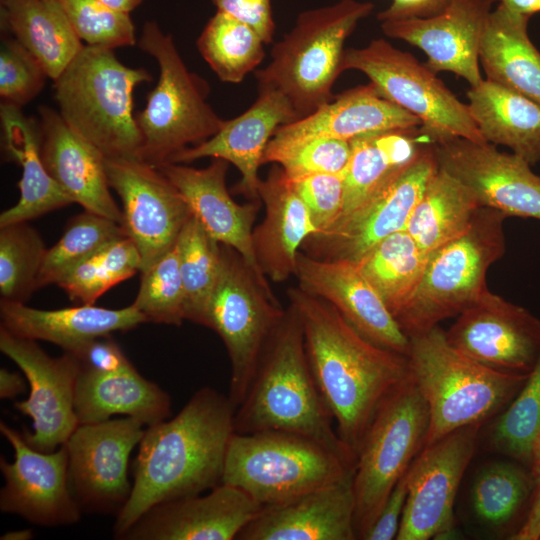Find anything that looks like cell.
Wrapping results in <instances>:
<instances>
[{
	"instance_id": "33",
	"label": "cell",
	"mask_w": 540,
	"mask_h": 540,
	"mask_svg": "<svg viewBox=\"0 0 540 540\" xmlns=\"http://www.w3.org/2000/svg\"><path fill=\"white\" fill-rule=\"evenodd\" d=\"M468 109L483 139L504 145L530 165L540 161V104L488 79L467 92Z\"/></svg>"
},
{
	"instance_id": "15",
	"label": "cell",
	"mask_w": 540,
	"mask_h": 540,
	"mask_svg": "<svg viewBox=\"0 0 540 540\" xmlns=\"http://www.w3.org/2000/svg\"><path fill=\"white\" fill-rule=\"evenodd\" d=\"M108 182L122 202V226L141 258L140 272L165 255L192 216L178 189L140 158H105Z\"/></svg>"
},
{
	"instance_id": "35",
	"label": "cell",
	"mask_w": 540,
	"mask_h": 540,
	"mask_svg": "<svg viewBox=\"0 0 540 540\" xmlns=\"http://www.w3.org/2000/svg\"><path fill=\"white\" fill-rule=\"evenodd\" d=\"M419 127L373 132L350 140L343 208L337 222L358 209L416 159L423 148L418 145L415 133Z\"/></svg>"
},
{
	"instance_id": "22",
	"label": "cell",
	"mask_w": 540,
	"mask_h": 540,
	"mask_svg": "<svg viewBox=\"0 0 540 540\" xmlns=\"http://www.w3.org/2000/svg\"><path fill=\"white\" fill-rule=\"evenodd\" d=\"M262 507L243 490L222 483L205 495L154 505L120 539L237 540Z\"/></svg>"
},
{
	"instance_id": "55",
	"label": "cell",
	"mask_w": 540,
	"mask_h": 540,
	"mask_svg": "<svg viewBox=\"0 0 540 540\" xmlns=\"http://www.w3.org/2000/svg\"><path fill=\"white\" fill-rule=\"evenodd\" d=\"M534 490L530 498V507L525 520L512 540H540V472L532 473Z\"/></svg>"
},
{
	"instance_id": "20",
	"label": "cell",
	"mask_w": 540,
	"mask_h": 540,
	"mask_svg": "<svg viewBox=\"0 0 540 540\" xmlns=\"http://www.w3.org/2000/svg\"><path fill=\"white\" fill-rule=\"evenodd\" d=\"M0 432L14 450V461L0 458L5 484L0 509L47 527L74 524L81 509L68 483V455L64 445L52 452L28 444L23 433L1 421Z\"/></svg>"
},
{
	"instance_id": "31",
	"label": "cell",
	"mask_w": 540,
	"mask_h": 540,
	"mask_svg": "<svg viewBox=\"0 0 540 540\" xmlns=\"http://www.w3.org/2000/svg\"><path fill=\"white\" fill-rule=\"evenodd\" d=\"M74 408L79 424L101 422L113 415H124L151 426L169 416L171 399L157 384L144 378L134 366L105 374L80 368Z\"/></svg>"
},
{
	"instance_id": "59",
	"label": "cell",
	"mask_w": 540,
	"mask_h": 540,
	"mask_svg": "<svg viewBox=\"0 0 540 540\" xmlns=\"http://www.w3.org/2000/svg\"><path fill=\"white\" fill-rule=\"evenodd\" d=\"M33 536L32 531L29 529H21L15 531H9L1 536L2 540H28Z\"/></svg>"
},
{
	"instance_id": "2",
	"label": "cell",
	"mask_w": 540,
	"mask_h": 540,
	"mask_svg": "<svg viewBox=\"0 0 540 540\" xmlns=\"http://www.w3.org/2000/svg\"><path fill=\"white\" fill-rule=\"evenodd\" d=\"M300 318L309 365L340 439L355 454L383 400L410 375L405 355L359 333L327 301L287 291Z\"/></svg>"
},
{
	"instance_id": "28",
	"label": "cell",
	"mask_w": 540,
	"mask_h": 540,
	"mask_svg": "<svg viewBox=\"0 0 540 540\" xmlns=\"http://www.w3.org/2000/svg\"><path fill=\"white\" fill-rule=\"evenodd\" d=\"M265 216L253 230V248L264 275L283 282L295 274L299 249L318 233L304 202L283 169L275 164L258 188Z\"/></svg>"
},
{
	"instance_id": "1",
	"label": "cell",
	"mask_w": 540,
	"mask_h": 540,
	"mask_svg": "<svg viewBox=\"0 0 540 540\" xmlns=\"http://www.w3.org/2000/svg\"><path fill=\"white\" fill-rule=\"evenodd\" d=\"M235 411L228 395L204 386L172 419L148 426L133 462L130 497L116 515L115 538L154 505L222 484Z\"/></svg>"
},
{
	"instance_id": "9",
	"label": "cell",
	"mask_w": 540,
	"mask_h": 540,
	"mask_svg": "<svg viewBox=\"0 0 540 540\" xmlns=\"http://www.w3.org/2000/svg\"><path fill=\"white\" fill-rule=\"evenodd\" d=\"M506 217L480 207L463 234L430 253L417 290L396 317L408 337L459 315L487 289L488 269L505 252Z\"/></svg>"
},
{
	"instance_id": "18",
	"label": "cell",
	"mask_w": 540,
	"mask_h": 540,
	"mask_svg": "<svg viewBox=\"0 0 540 540\" xmlns=\"http://www.w3.org/2000/svg\"><path fill=\"white\" fill-rule=\"evenodd\" d=\"M445 336L467 357L501 372L530 374L540 355V320L488 289Z\"/></svg>"
},
{
	"instance_id": "56",
	"label": "cell",
	"mask_w": 540,
	"mask_h": 540,
	"mask_svg": "<svg viewBox=\"0 0 540 540\" xmlns=\"http://www.w3.org/2000/svg\"><path fill=\"white\" fill-rule=\"evenodd\" d=\"M26 389V383L23 377L17 373L9 371L6 368L0 369V398L15 399Z\"/></svg>"
},
{
	"instance_id": "36",
	"label": "cell",
	"mask_w": 540,
	"mask_h": 540,
	"mask_svg": "<svg viewBox=\"0 0 540 540\" xmlns=\"http://www.w3.org/2000/svg\"><path fill=\"white\" fill-rule=\"evenodd\" d=\"M1 23L53 81L84 47L58 0H1Z\"/></svg>"
},
{
	"instance_id": "45",
	"label": "cell",
	"mask_w": 540,
	"mask_h": 540,
	"mask_svg": "<svg viewBox=\"0 0 540 540\" xmlns=\"http://www.w3.org/2000/svg\"><path fill=\"white\" fill-rule=\"evenodd\" d=\"M540 431V355L526 382L490 431L491 447L532 466L533 447Z\"/></svg>"
},
{
	"instance_id": "30",
	"label": "cell",
	"mask_w": 540,
	"mask_h": 540,
	"mask_svg": "<svg viewBox=\"0 0 540 540\" xmlns=\"http://www.w3.org/2000/svg\"><path fill=\"white\" fill-rule=\"evenodd\" d=\"M421 125L416 116L383 97L369 83L334 96L313 113L280 126L272 138L292 141L332 137L350 141L373 132Z\"/></svg>"
},
{
	"instance_id": "53",
	"label": "cell",
	"mask_w": 540,
	"mask_h": 540,
	"mask_svg": "<svg viewBox=\"0 0 540 540\" xmlns=\"http://www.w3.org/2000/svg\"><path fill=\"white\" fill-rule=\"evenodd\" d=\"M407 498L406 473L399 479L376 520L364 534V540L396 539Z\"/></svg>"
},
{
	"instance_id": "44",
	"label": "cell",
	"mask_w": 540,
	"mask_h": 540,
	"mask_svg": "<svg viewBox=\"0 0 540 540\" xmlns=\"http://www.w3.org/2000/svg\"><path fill=\"white\" fill-rule=\"evenodd\" d=\"M534 477L522 467L495 462L484 467L475 478L471 501L474 513L481 521L499 526L510 521L531 498Z\"/></svg>"
},
{
	"instance_id": "5",
	"label": "cell",
	"mask_w": 540,
	"mask_h": 540,
	"mask_svg": "<svg viewBox=\"0 0 540 540\" xmlns=\"http://www.w3.org/2000/svg\"><path fill=\"white\" fill-rule=\"evenodd\" d=\"M151 80L146 69L120 62L113 49L84 45L54 81L59 113L105 158H140L133 92Z\"/></svg>"
},
{
	"instance_id": "52",
	"label": "cell",
	"mask_w": 540,
	"mask_h": 540,
	"mask_svg": "<svg viewBox=\"0 0 540 540\" xmlns=\"http://www.w3.org/2000/svg\"><path fill=\"white\" fill-rule=\"evenodd\" d=\"M224 12L254 29L265 42H272L275 24L271 0H211Z\"/></svg>"
},
{
	"instance_id": "38",
	"label": "cell",
	"mask_w": 540,
	"mask_h": 540,
	"mask_svg": "<svg viewBox=\"0 0 540 540\" xmlns=\"http://www.w3.org/2000/svg\"><path fill=\"white\" fill-rule=\"evenodd\" d=\"M429 255L402 230L376 244L356 263L396 319L417 290Z\"/></svg>"
},
{
	"instance_id": "12",
	"label": "cell",
	"mask_w": 540,
	"mask_h": 540,
	"mask_svg": "<svg viewBox=\"0 0 540 540\" xmlns=\"http://www.w3.org/2000/svg\"><path fill=\"white\" fill-rule=\"evenodd\" d=\"M342 69L364 73L378 92L421 121L432 140L461 137L486 142L468 109L426 64L413 55L375 39L344 52Z\"/></svg>"
},
{
	"instance_id": "27",
	"label": "cell",
	"mask_w": 540,
	"mask_h": 540,
	"mask_svg": "<svg viewBox=\"0 0 540 540\" xmlns=\"http://www.w3.org/2000/svg\"><path fill=\"white\" fill-rule=\"evenodd\" d=\"M40 154L43 164L73 203L122 225V210L110 193L105 157L56 112L40 107Z\"/></svg>"
},
{
	"instance_id": "23",
	"label": "cell",
	"mask_w": 540,
	"mask_h": 540,
	"mask_svg": "<svg viewBox=\"0 0 540 540\" xmlns=\"http://www.w3.org/2000/svg\"><path fill=\"white\" fill-rule=\"evenodd\" d=\"M497 0H453L441 13L427 18L381 22L385 35L420 48L435 73L448 71L471 87L483 79L479 70L481 39Z\"/></svg>"
},
{
	"instance_id": "32",
	"label": "cell",
	"mask_w": 540,
	"mask_h": 540,
	"mask_svg": "<svg viewBox=\"0 0 540 540\" xmlns=\"http://www.w3.org/2000/svg\"><path fill=\"white\" fill-rule=\"evenodd\" d=\"M6 152L22 168L18 202L0 215V227L28 222L73 202L46 170L40 154V128L20 107L1 101Z\"/></svg>"
},
{
	"instance_id": "19",
	"label": "cell",
	"mask_w": 540,
	"mask_h": 540,
	"mask_svg": "<svg viewBox=\"0 0 540 540\" xmlns=\"http://www.w3.org/2000/svg\"><path fill=\"white\" fill-rule=\"evenodd\" d=\"M432 143L438 167L471 190L482 207L540 220V176L525 159L461 137Z\"/></svg>"
},
{
	"instance_id": "6",
	"label": "cell",
	"mask_w": 540,
	"mask_h": 540,
	"mask_svg": "<svg viewBox=\"0 0 540 540\" xmlns=\"http://www.w3.org/2000/svg\"><path fill=\"white\" fill-rule=\"evenodd\" d=\"M374 9L372 2L340 0L301 12L294 27L271 50V60L255 71L258 89H273L286 97L298 119L334 96L346 39Z\"/></svg>"
},
{
	"instance_id": "10",
	"label": "cell",
	"mask_w": 540,
	"mask_h": 540,
	"mask_svg": "<svg viewBox=\"0 0 540 540\" xmlns=\"http://www.w3.org/2000/svg\"><path fill=\"white\" fill-rule=\"evenodd\" d=\"M428 406L411 374L380 404L356 454L355 530L362 539L389 494L423 449Z\"/></svg>"
},
{
	"instance_id": "24",
	"label": "cell",
	"mask_w": 540,
	"mask_h": 540,
	"mask_svg": "<svg viewBox=\"0 0 540 540\" xmlns=\"http://www.w3.org/2000/svg\"><path fill=\"white\" fill-rule=\"evenodd\" d=\"M256 101L241 115L224 121L219 131L206 141L185 148L168 163H190L211 157L226 160L240 172V182L234 192L251 201H259L261 179L258 169L264 151L276 130L298 119L284 95L273 89H258Z\"/></svg>"
},
{
	"instance_id": "21",
	"label": "cell",
	"mask_w": 540,
	"mask_h": 540,
	"mask_svg": "<svg viewBox=\"0 0 540 540\" xmlns=\"http://www.w3.org/2000/svg\"><path fill=\"white\" fill-rule=\"evenodd\" d=\"M294 276L298 288L330 303L368 340L408 355L409 337L356 262L299 252Z\"/></svg>"
},
{
	"instance_id": "14",
	"label": "cell",
	"mask_w": 540,
	"mask_h": 540,
	"mask_svg": "<svg viewBox=\"0 0 540 540\" xmlns=\"http://www.w3.org/2000/svg\"><path fill=\"white\" fill-rule=\"evenodd\" d=\"M438 168L433 146L391 178L358 209L324 233L309 237L307 254L357 262L386 237L405 230L414 207Z\"/></svg>"
},
{
	"instance_id": "57",
	"label": "cell",
	"mask_w": 540,
	"mask_h": 540,
	"mask_svg": "<svg viewBox=\"0 0 540 540\" xmlns=\"http://www.w3.org/2000/svg\"><path fill=\"white\" fill-rule=\"evenodd\" d=\"M506 8L524 15L532 16L540 12V0H497Z\"/></svg>"
},
{
	"instance_id": "40",
	"label": "cell",
	"mask_w": 540,
	"mask_h": 540,
	"mask_svg": "<svg viewBox=\"0 0 540 540\" xmlns=\"http://www.w3.org/2000/svg\"><path fill=\"white\" fill-rule=\"evenodd\" d=\"M141 258L129 237L115 240L78 262L57 280L73 302L94 305L106 291L140 272Z\"/></svg>"
},
{
	"instance_id": "29",
	"label": "cell",
	"mask_w": 540,
	"mask_h": 540,
	"mask_svg": "<svg viewBox=\"0 0 540 540\" xmlns=\"http://www.w3.org/2000/svg\"><path fill=\"white\" fill-rule=\"evenodd\" d=\"M1 327L31 340H43L72 353L87 342L113 332L128 331L147 322L132 304L121 309L77 305L43 310L25 303L1 300Z\"/></svg>"
},
{
	"instance_id": "8",
	"label": "cell",
	"mask_w": 540,
	"mask_h": 540,
	"mask_svg": "<svg viewBox=\"0 0 540 540\" xmlns=\"http://www.w3.org/2000/svg\"><path fill=\"white\" fill-rule=\"evenodd\" d=\"M139 48L159 66V79L135 115L142 137L140 158L157 167L185 148L200 144L225 120L207 102L208 83L186 67L171 35L157 22L143 25Z\"/></svg>"
},
{
	"instance_id": "50",
	"label": "cell",
	"mask_w": 540,
	"mask_h": 540,
	"mask_svg": "<svg viewBox=\"0 0 540 540\" xmlns=\"http://www.w3.org/2000/svg\"><path fill=\"white\" fill-rule=\"evenodd\" d=\"M289 179L307 207L317 234L329 230L342 213L344 175L316 173Z\"/></svg>"
},
{
	"instance_id": "17",
	"label": "cell",
	"mask_w": 540,
	"mask_h": 540,
	"mask_svg": "<svg viewBox=\"0 0 540 540\" xmlns=\"http://www.w3.org/2000/svg\"><path fill=\"white\" fill-rule=\"evenodd\" d=\"M0 350L21 369L28 380L27 399L14 407L32 419V432L23 435L30 446L52 452L64 445L79 425L74 408L80 372L78 360L68 352L49 356L35 340L16 336L0 327Z\"/></svg>"
},
{
	"instance_id": "26",
	"label": "cell",
	"mask_w": 540,
	"mask_h": 540,
	"mask_svg": "<svg viewBox=\"0 0 540 540\" xmlns=\"http://www.w3.org/2000/svg\"><path fill=\"white\" fill-rule=\"evenodd\" d=\"M353 475L294 499L265 505L237 540H354Z\"/></svg>"
},
{
	"instance_id": "25",
	"label": "cell",
	"mask_w": 540,
	"mask_h": 540,
	"mask_svg": "<svg viewBox=\"0 0 540 540\" xmlns=\"http://www.w3.org/2000/svg\"><path fill=\"white\" fill-rule=\"evenodd\" d=\"M157 168L172 182L186 201L190 212L217 242L237 251L262 279L253 248V224L259 201L238 204L226 187L228 162L213 158L205 168L165 163Z\"/></svg>"
},
{
	"instance_id": "58",
	"label": "cell",
	"mask_w": 540,
	"mask_h": 540,
	"mask_svg": "<svg viewBox=\"0 0 540 540\" xmlns=\"http://www.w3.org/2000/svg\"><path fill=\"white\" fill-rule=\"evenodd\" d=\"M110 8L130 14L143 0H99Z\"/></svg>"
},
{
	"instance_id": "13",
	"label": "cell",
	"mask_w": 540,
	"mask_h": 540,
	"mask_svg": "<svg viewBox=\"0 0 540 540\" xmlns=\"http://www.w3.org/2000/svg\"><path fill=\"white\" fill-rule=\"evenodd\" d=\"M144 424L124 417L79 424L64 446L68 483L81 511L118 514L130 497L129 458Z\"/></svg>"
},
{
	"instance_id": "3",
	"label": "cell",
	"mask_w": 540,
	"mask_h": 540,
	"mask_svg": "<svg viewBox=\"0 0 540 540\" xmlns=\"http://www.w3.org/2000/svg\"><path fill=\"white\" fill-rule=\"evenodd\" d=\"M333 423L309 365L300 318L289 304L236 408L234 431L291 432L356 460V454L340 439Z\"/></svg>"
},
{
	"instance_id": "60",
	"label": "cell",
	"mask_w": 540,
	"mask_h": 540,
	"mask_svg": "<svg viewBox=\"0 0 540 540\" xmlns=\"http://www.w3.org/2000/svg\"><path fill=\"white\" fill-rule=\"evenodd\" d=\"M532 473L540 472V431L535 439L533 447Z\"/></svg>"
},
{
	"instance_id": "4",
	"label": "cell",
	"mask_w": 540,
	"mask_h": 540,
	"mask_svg": "<svg viewBox=\"0 0 540 540\" xmlns=\"http://www.w3.org/2000/svg\"><path fill=\"white\" fill-rule=\"evenodd\" d=\"M410 374L429 411L426 445L480 425L516 396L529 374L491 369L467 357L435 326L409 337Z\"/></svg>"
},
{
	"instance_id": "46",
	"label": "cell",
	"mask_w": 540,
	"mask_h": 540,
	"mask_svg": "<svg viewBox=\"0 0 540 540\" xmlns=\"http://www.w3.org/2000/svg\"><path fill=\"white\" fill-rule=\"evenodd\" d=\"M141 273L132 305L147 322L180 326L185 320V292L175 245Z\"/></svg>"
},
{
	"instance_id": "43",
	"label": "cell",
	"mask_w": 540,
	"mask_h": 540,
	"mask_svg": "<svg viewBox=\"0 0 540 540\" xmlns=\"http://www.w3.org/2000/svg\"><path fill=\"white\" fill-rule=\"evenodd\" d=\"M123 237H128L123 226L104 216L84 210L72 217L61 238L47 249L37 289L56 284L72 266Z\"/></svg>"
},
{
	"instance_id": "51",
	"label": "cell",
	"mask_w": 540,
	"mask_h": 540,
	"mask_svg": "<svg viewBox=\"0 0 540 540\" xmlns=\"http://www.w3.org/2000/svg\"><path fill=\"white\" fill-rule=\"evenodd\" d=\"M71 354L82 370L96 373H115L133 366L110 335L95 338Z\"/></svg>"
},
{
	"instance_id": "7",
	"label": "cell",
	"mask_w": 540,
	"mask_h": 540,
	"mask_svg": "<svg viewBox=\"0 0 540 540\" xmlns=\"http://www.w3.org/2000/svg\"><path fill=\"white\" fill-rule=\"evenodd\" d=\"M355 463V459L299 434L234 432L222 483L243 490L263 506L272 505L352 476Z\"/></svg>"
},
{
	"instance_id": "39",
	"label": "cell",
	"mask_w": 540,
	"mask_h": 540,
	"mask_svg": "<svg viewBox=\"0 0 540 540\" xmlns=\"http://www.w3.org/2000/svg\"><path fill=\"white\" fill-rule=\"evenodd\" d=\"M265 42L247 24L217 11L199 38L197 48L217 77L238 84L254 71L265 57Z\"/></svg>"
},
{
	"instance_id": "37",
	"label": "cell",
	"mask_w": 540,
	"mask_h": 540,
	"mask_svg": "<svg viewBox=\"0 0 540 540\" xmlns=\"http://www.w3.org/2000/svg\"><path fill=\"white\" fill-rule=\"evenodd\" d=\"M482 207L474 194L441 168L430 177L405 230L427 254L463 234Z\"/></svg>"
},
{
	"instance_id": "54",
	"label": "cell",
	"mask_w": 540,
	"mask_h": 540,
	"mask_svg": "<svg viewBox=\"0 0 540 540\" xmlns=\"http://www.w3.org/2000/svg\"><path fill=\"white\" fill-rule=\"evenodd\" d=\"M453 0H392L391 5L377 15L382 22L411 18H427L444 11Z\"/></svg>"
},
{
	"instance_id": "49",
	"label": "cell",
	"mask_w": 540,
	"mask_h": 540,
	"mask_svg": "<svg viewBox=\"0 0 540 540\" xmlns=\"http://www.w3.org/2000/svg\"><path fill=\"white\" fill-rule=\"evenodd\" d=\"M46 72L15 38L5 37L0 49L1 101L22 107L44 88Z\"/></svg>"
},
{
	"instance_id": "11",
	"label": "cell",
	"mask_w": 540,
	"mask_h": 540,
	"mask_svg": "<svg viewBox=\"0 0 540 540\" xmlns=\"http://www.w3.org/2000/svg\"><path fill=\"white\" fill-rule=\"evenodd\" d=\"M221 246L222 270L200 325L215 331L226 347L231 363L228 397L237 408L285 309L268 281L233 248Z\"/></svg>"
},
{
	"instance_id": "34",
	"label": "cell",
	"mask_w": 540,
	"mask_h": 540,
	"mask_svg": "<svg viewBox=\"0 0 540 540\" xmlns=\"http://www.w3.org/2000/svg\"><path fill=\"white\" fill-rule=\"evenodd\" d=\"M530 17L499 3L488 18L479 62L488 80L540 104V52L528 36Z\"/></svg>"
},
{
	"instance_id": "16",
	"label": "cell",
	"mask_w": 540,
	"mask_h": 540,
	"mask_svg": "<svg viewBox=\"0 0 540 540\" xmlns=\"http://www.w3.org/2000/svg\"><path fill=\"white\" fill-rule=\"evenodd\" d=\"M480 425L423 447L406 472L407 498L397 540L442 538L453 531L456 494L475 452Z\"/></svg>"
},
{
	"instance_id": "42",
	"label": "cell",
	"mask_w": 540,
	"mask_h": 540,
	"mask_svg": "<svg viewBox=\"0 0 540 540\" xmlns=\"http://www.w3.org/2000/svg\"><path fill=\"white\" fill-rule=\"evenodd\" d=\"M47 249L28 222L0 227L1 300L25 303L30 298L37 290Z\"/></svg>"
},
{
	"instance_id": "47",
	"label": "cell",
	"mask_w": 540,
	"mask_h": 540,
	"mask_svg": "<svg viewBox=\"0 0 540 540\" xmlns=\"http://www.w3.org/2000/svg\"><path fill=\"white\" fill-rule=\"evenodd\" d=\"M351 155L348 140L332 137H311L283 141L272 138L263 154L262 165H279L289 178L308 174H342Z\"/></svg>"
},
{
	"instance_id": "48",
	"label": "cell",
	"mask_w": 540,
	"mask_h": 540,
	"mask_svg": "<svg viewBox=\"0 0 540 540\" xmlns=\"http://www.w3.org/2000/svg\"><path fill=\"white\" fill-rule=\"evenodd\" d=\"M71 27L88 46L115 49L136 44L130 14L99 0H58Z\"/></svg>"
},
{
	"instance_id": "41",
	"label": "cell",
	"mask_w": 540,
	"mask_h": 540,
	"mask_svg": "<svg viewBox=\"0 0 540 540\" xmlns=\"http://www.w3.org/2000/svg\"><path fill=\"white\" fill-rule=\"evenodd\" d=\"M185 320L200 324L222 270V246L191 216L176 241Z\"/></svg>"
}]
</instances>
